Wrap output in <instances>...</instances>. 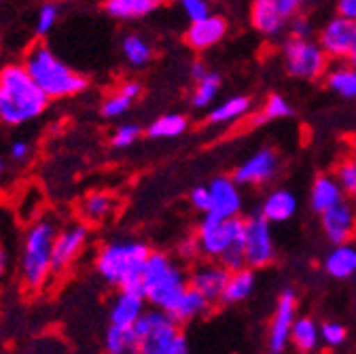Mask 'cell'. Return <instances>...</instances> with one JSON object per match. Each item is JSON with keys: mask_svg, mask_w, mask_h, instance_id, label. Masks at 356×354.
<instances>
[{"mask_svg": "<svg viewBox=\"0 0 356 354\" xmlns=\"http://www.w3.org/2000/svg\"><path fill=\"white\" fill-rule=\"evenodd\" d=\"M49 104L26 66L9 64L0 70V121L5 125H24L42 115Z\"/></svg>", "mask_w": 356, "mask_h": 354, "instance_id": "1", "label": "cell"}, {"mask_svg": "<svg viewBox=\"0 0 356 354\" xmlns=\"http://www.w3.org/2000/svg\"><path fill=\"white\" fill-rule=\"evenodd\" d=\"M149 255L151 248L138 240L111 242L100 250L96 268L111 287L143 293V272Z\"/></svg>", "mask_w": 356, "mask_h": 354, "instance_id": "2", "label": "cell"}, {"mask_svg": "<svg viewBox=\"0 0 356 354\" xmlns=\"http://www.w3.org/2000/svg\"><path fill=\"white\" fill-rule=\"evenodd\" d=\"M24 66L28 68L30 77L36 81L40 90L49 96V100L70 98L87 90V79L72 70L68 64H64L44 45H34L28 51Z\"/></svg>", "mask_w": 356, "mask_h": 354, "instance_id": "3", "label": "cell"}, {"mask_svg": "<svg viewBox=\"0 0 356 354\" xmlns=\"http://www.w3.org/2000/svg\"><path fill=\"white\" fill-rule=\"evenodd\" d=\"M189 289V276L172 257L151 250L143 272V295L147 303L172 312V307Z\"/></svg>", "mask_w": 356, "mask_h": 354, "instance_id": "4", "label": "cell"}, {"mask_svg": "<svg viewBox=\"0 0 356 354\" xmlns=\"http://www.w3.org/2000/svg\"><path fill=\"white\" fill-rule=\"evenodd\" d=\"M138 335V352L143 354H187V337L178 329L176 319L161 307L145 309L140 319L134 323Z\"/></svg>", "mask_w": 356, "mask_h": 354, "instance_id": "5", "label": "cell"}, {"mask_svg": "<svg viewBox=\"0 0 356 354\" xmlns=\"http://www.w3.org/2000/svg\"><path fill=\"white\" fill-rule=\"evenodd\" d=\"M56 236L58 232L49 220H40L28 232L22 255V280L28 291H38L47 282L51 274V255Z\"/></svg>", "mask_w": 356, "mask_h": 354, "instance_id": "6", "label": "cell"}, {"mask_svg": "<svg viewBox=\"0 0 356 354\" xmlns=\"http://www.w3.org/2000/svg\"><path fill=\"white\" fill-rule=\"evenodd\" d=\"M282 64L289 77L299 81H318L329 68V56L323 51L318 40L289 36L282 42Z\"/></svg>", "mask_w": 356, "mask_h": 354, "instance_id": "7", "label": "cell"}, {"mask_svg": "<svg viewBox=\"0 0 356 354\" xmlns=\"http://www.w3.org/2000/svg\"><path fill=\"white\" fill-rule=\"evenodd\" d=\"M242 234H244L242 216L220 218L210 212H204V218L197 227V242H200L202 255L208 259H218L220 252Z\"/></svg>", "mask_w": 356, "mask_h": 354, "instance_id": "8", "label": "cell"}, {"mask_svg": "<svg viewBox=\"0 0 356 354\" xmlns=\"http://www.w3.org/2000/svg\"><path fill=\"white\" fill-rule=\"evenodd\" d=\"M244 248H246V265L252 270L267 268L276 259L272 223L261 212L244 218Z\"/></svg>", "mask_w": 356, "mask_h": 354, "instance_id": "9", "label": "cell"}, {"mask_svg": "<svg viewBox=\"0 0 356 354\" xmlns=\"http://www.w3.org/2000/svg\"><path fill=\"white\" fill-rule=\"evenodd\" d=\"M297 319V293L295 289H284L276 301V309L267 331V348L270 352H284L291 346V327Z\"/></svg>", "mask_w": 356, "mask_h": 354, "instance_id": "10", "label": "cell"}, {"mask_svg": "<svg viewBox=\"0 0 356 354\" xmlns=\"http://www.w3.org/2000/svg\"><path fill=\"white\" fill-rule=\"evenodd\" d=\"M318 45L329 56V60H348L354 42H356V22L335 15L325 22V26L318 30Z\"/></svg>", "mask_w": 356, "mask_h": 354, "instance_id": "11", "label": "cell"}, {"mask_svg": "<svg viewBox=\"0 0 356 354\" xmlns=\"http://www.w3.org/2000/svg\"><path fill=\"white\" fill-rule=\"evenodd\" d=\"M280 172V155L274 149H259L246 161H242L236 172L234 181L238 185H254L263 187L272 183Z\"/></svg>", "mask_w": 356, "mask_h": 354, "instance_id": "12", "label": "cell"}, {"mask_svg": "<svg viewBox=\"0 0 356 354\" xmlns=\"http://www.w3.org/2000/svg\"><path fill=\"white\" fill-rule=\"evenodd\" d=\"M318 216L323 234L331 244H341L356 236V206L352 202L341 200Z\"/></svg>", "mask_w": 356, "mask_h": 354, "instance_id": "13", "label": "cell"}, {"mask_svg": "<svg viewBox=\"0 0 356 354\" xmlns=\"http://www.w3.org/2000/svg\"><path fill=\"white\" fill-rule=\"evenodd\" d=\"M229 274L232 272L218 259H210V261H204V263L195 265V268L191 270L189 287L200 291L206 299H210L214 303V301H220V295H222V289H225V284H227Z\"/></svg>", "mask_w": 356, "mask_h": 354, "instance_id": "14", "label": "cell"}, {"mask_svg": "<svg viewBox=\"0 0 356 354\" xmlns=\"http://www.w3.org/2000/svg\"><path fill=\"white\" fill-rule=\"evenodd\" d=\"M87 242V227L85 225H70L60 232L54 240V255H51V272L62 274L79 259Z\"/></svg>", "mask_w": 356, "mask_h": 354, "instance_id": "15", "label": "cell"}, {"mask_svg": "<svg viewBox=\"0 0 356 354\" xmlns=\"http://www.w3.org/2000/svg\"><path fill=\"white\" fill-rule=\"evenodd\" d=\"M208 187L212 195V206L208 210L210 214L220 218L240 216L244 200H242L240 185L234 181V176H214L208 183Z\"/></svg>", "mask_w": 356, "mask_h": 354, "instance_id": "16", "label": "cell"}, {"mask_svg": "<svg viewBox=\"0 0 356 354\" xmlns=\"http://www.w3.org/2000/svg\"><path fill=\"white\" fill-rule=\"evenodd\" d=\"M227 34V19L220 15H208L200 22H191L185 32V42L193 51H206L225 38Z\"/></svg>", "mask_w": 356, "mask_h": 354, "instance_id": "17", "label": "cell"}, {"mask_svg": "<svg viewBox=\"0 0 356 354\" xmlns=\"http://www.w3.org/2000/svg\"><path fill=\"white\" fill-rule=\"evenodd\" d=\"M286 17L278 7V0H252L250 7V24L263 36L276 38L286 28Z\"/></svg>", "mask_w": 356, "mask_h": 354, "instance_id": "18", "label": "cell"}, {"mask_svg": "<svg viewBox=\"0 0 356 354\" xmlns=\"http://www.w3.org/2000/svg\"><path fill=\"white\" fill-rule=\"evenodd\" d=\"M323 268L327 276L333 280H350L356 276V242L348 240L341 244H333V248L327 252Z\"/></svg>", "mask_w": 356, "mask_h": 354, "instance_id": "19", "label": "cell"}, {"mask_svg": "<svg viewBox=\"0 0 356 354\" xmlns=\"http://www.w3.org/2000/svg\"><path fill=\"white\" fill-rule=\"evenodd\" d=\"M145 305H147V299H145L143 293L119 289V293H117V297L113 299V305H111V323L131 327L147 309Z\"/></svg>", "mask_w": 356, "mask_h": 354, "instance_id": "20", "label": "cell"}, {"mask_svg": "<svg viewBox=\"0 0 356 354\" xmlns=\"http://www.w3.org/2000/svg\"><path fill=\"white\" fill-rule=\"evenodd\" d=\"M341 200H346V193L335 179V174H318L309 189V208L321 214Z\"/></svg>", "mask_w": 356, "mask_h": 354, "instance_id": "21", "label": "cell"}, {"mask_svg": "<svg viewBox=\"0 0 356 354\" xmlns=\"http://www.w3.org/2000/svg\"><path fill=\"white\" fill-rule=\"evenodd\" d=\"M327 90L343 100H356V66L348 60H337L325 72Z\"/></svg>", "mask_w": 356, "mask_h": 354, "instance_id": "22", "label": "cell"}, {"mask_svg": "<svg viewBox=\"0 0 356 354\" xmlns=\"http://www.w3.org/2000/svg\"><path fill=\"white\" fill-rule=\"evenodd\" d=\"M299 208L297 195L289 189H274L265 195L261 204V214L270 220V223H284L293 218Z\"/></svg>", "mask_w": 356, "mask_h": 354, "instance_id": "23", "label": "cell"}, {"mask_svg": "<svg viewBox=\"0 0 356 354\" xmlns=\"http://www.w3.org/2000/svg\"><path fill=\"white\" fill-rule=\"evenodd\" d=\"M163 5V0H106L104 11L121 22H131L151 15Z\"/></svg>", "mask_w": 356, "mask_h": 354, "instance_id": "24", "label": "cell"}, {"mask_svg": "<svg viewBox=\"0 0 356 354\" xmlns=\"http://www.w3.org/2000/svg\"><path fill=\"white\" fill-rule=\"evenodd\" d=\"M254 284H257V274L252 268H242V270H236L229 274L227 278V284L222 289V295H220V303L225 305H234V303H242L246 301L252 291H254Z\"/></svg>", "mask_w": 356, "mask_h": 354, "instance_id": "25", "label": "cell"}, {"mask_svg": "<svg viewBox=\"0 0 356 354\" xmlns=\"http://www.w3.org/2000/svg\"><path fill=\"white\" fill-rule=\"evenodd\" d=\"M321 346V327L316 321L309 316H297L291 327V348L297 352H316Z\"/></svg>", "mask_w": 356, "mask_h": 354, "instance_id": "26", "label": "cell"}, {"mask_svg": "<svg viewBox=\"0 0 356 354\" xmlns=\"http://www.w3.org/2000/svg\"><path fill=\"white\" fill-rule=\"evenodd\" d=\"M212 301L206 299L200 291L195 289H187L183 293V297L178 299V303L172 307V316L176 319V323L181 325V323H189V321H195L200 316H206L208 314V309H210Z\"/></svg>", "mask_w": 356, "mask_h": 354, "instance_id": "27", "label": "cell"}, {"mask_svg": "<svg viewBox=\"0 0 356 354\" xmlns=\"http://www.w3.org/2000/svg\"><path fill=\"white\" fill-rule=\"evenodd\" d=\"M138 335L131 327L125 325H113L106 329V337H104V348L111 354H131V352H138Z\"/></svg>", "mask_w": 356, "mask_h": 354, "instance_id": "28", "label": "cell"}, {"mask_svg": "<svg viewBox=\"0 0 356 354\" xmlns=\"http://www.w3.org/2000/svg\"><path fill=\"white\" fill-rule=\"evenodd\" d=\"M252 102L248 96H234V98H227L225 102L216 104L210 115H208V123L210 125H225V123H232L236 119H242L248 111H250Z\"/></svg>", "mask_w": 356, "mask_h": 354, "instance_id": "29", "label": "cell"}, {"mask_svg": "<svg viewBox=\"0 0 356 354\" xmlns=\"http://www.w3.org/2000/svg\"><path fill=\"white\" fill-rule=\"evenodd\" d=\"M187 129V117L181 113H168L157 117L149 127H147V136L155 140H165V138H178L185 134Z\"/></svg>", "mask_w": 356, "mask_h": 354, "instance_id": "30", "label": "cell"}, {"mask_svg": "<svg viewBox=\"0 0 356 354\" xmlns=\"http://www.w3.org/2000/svg\"><path fill=\"white\" fill-rule=\"evenodd\" d=\"M115 210V200L113 195L108 193H102V191H96V193H89L83 204H81V214L85 220H89V223H102L104 218L111 216V212Z\"/></svg>", "mask_w": 356, "mask_h": 354, "instance_id": "31", "label": "cell"}, {"mask_svg": "<svg viewBox=\"0 0 356 354\" xmlns=\"http://www.w3.org/2000/svg\"><path fill=\"white\" fill-rule=\"evenodd\" d=\"M121 51L134 68H143L153 60V47L140 34H127L121 42Z\"/></svg>", "mask_w": 356, "mask_h": 354, "instance_id": "32", "label": "cell"}, {"mask_svg": "<svg viewBox=\"0 0 356 354\" xmlns=\"http://www.w3.org/2000/svg\"><path fill=\"white\" fill-rule=\"evenodd\" d=\"M218 90H220V77L216 72H210L195 81V90L191 94V104L195 108H206L214 102V98L218 96Z\"/></svg>", "mask_w": 356, "mask_h": 354, "instance_id": "33", "label": "cell"}, {"mask_svg": "<svg viewBox=\"0 0 356 354\" xmlns=\"http://www.w3.org/2000/svg\"><path fill=\"white\" fill-rule=\"evenodd\" d=\"M335 179L339 181L346 198L356 200V153L346 155L337 168H335Z\"/></svg>", "mask_w": 356, "mask_h": 354, "instance_id": "34", "label": "cell"}, {"mask_svg": "<svg viewBox=\"0 0 356 354\" xmlns=\"http://www.w3.org/2000/svg\"><path fill=\"white\" fill-rule=\"evenodd\" d=\"M293 115V106L289 104V100L280 94H272L265 100L263 111L257 119H252V123H265V121H276V119H286Z\"/></svg>", "mask_w": 356, "mask_h": 354, "instance_id": "35", "label": "cell"}, {"mask_svg": "<svg viewBox=\"0 0 356 354\" xmlns=\"http://www.w3.org/2000/svg\"><path fill=\"white\" fill-rule=\"evenodd\" d=\"M218 261L225 265L229 272H236V270H242L246 268V248H244V234L240 238H236L225 250L220 252Z\"/></svg>", "mask_w": 356, "mask_h": 354, "instance_id": "36", "label": "cell"}, {"mask_svg": "<svg viewBox=\"0 0 356 354\" xmlns=\"http://www.w3.org/2000/svg\"><path fill=\"white\" fill-rule=\"evenodd\" d=\"M348 339V331L341 323L337 321H329V323H323L321 325V341L325 348L329 350H337L346 344Z\"/></svg>", "mask_w": 356, "mask_h": 354, "instance_id": "37", "label": "cell"}, {"mask_svg": "<svg viewBox=\"0 0 356 354\" xmlns=\"http://www.w3.org/2000/svg\"><path fill=\"white\" fill-rule=\"evenodd\" d=\"M60 19V5L58 3H47L38 9V15H36V32L42 36V34H49L56 24Z\"/></svg>", "mask_w": 356, "mask_h": 354, "instance_id": "38", "label": "cell"}, {"mask_svg": "<svg viewBox=\"0 0 356 354\" xmlns=\"http://www.w3.org/2000/svg\"><path fill=\"white\" fill-rule=\"evenodd\" d=\"M143 134V129L134 123H125V125H119L113 134V147L115 149H127L136 143Z\"/></svg>", "mask_w": 356, "mask_h": 354, "instance_id": "39", "label": "cell"}, {"mask_svg": "<svg viewBox=\"0 0 356 354\" xmlns=\"http://www.w3.org/2000/svg\"><path fill=\"white\" fill-rule=\"evenodd\" d=\"M131 102H134L131 98H127L125 94L117 92V94H113L111 98L104 100V104H102V115L108 117V119L121 117V115H125V113L129 111Z\"/></svg>", "mask_w": 356, "mask_h": 354, "instance_id": "40", "label": "cell"}, {"mask_svg": "<svg viewBox=\"0 0 356 354\" xmlns=\"http://www.w3.org/2000/svg\"><path fill=\"white\" fill-rule=\"evenodd\" d=\"M178 3H181V9L189 22H200L212 13L208 0H178Z\"/></svg>", "mask_w": 356, "mask_h": 354, "instance_id": "41", "label": "cell"}, {"mask_svg": "<svg viewBox=\"0 0 356 354\" xmlns=\"http://www.w3.org/2000/svg\"><path fill=\"white\" fill-rule=\"evenodd\" d=\"M189 202H191V206H193L195 210H200L202 214L208 212L210 206H212L210 187H208V185H197V187H193L191 193H189Z\"/></svg>", "mask_w": 356, "mask_h": 354, "instance_id": "42", "label": "cell"}, {"mask_svg": "<svg viewBox=\"0 0 356 354\" xmlns=\"http://www.w3.org/2000/svg\"><path fill=\"white\" fill-rule=\"evenodd\" d=\"M289 34L291 36H297V38H309L312 36V24L309 19L301 17L299 13L291 17L289 22Z\"/></svg>", "mask_w": 356, "mask_h": 354, "instance_id": "43", "label": "cell"}, {"mask_svg": "<svg viewBox=\"0 0 356 354\" xmlns=\"http://www.w3.org/2000/svg\"><path fill=\"white\" fill-rule=\"evenodd\" d=\"M178 255L183 259H195L202 255V248H200V242H197V236L195 238H185L181 244H178Z\"/></svg>", "mask_w": 356, "mask_h": 354, "instance_id": "44", "label": "cell"}, {"mask_svg": "<svg viewBox=\"0 0 356 354\" xmlns=\"http://www.w3.org/2000/svg\"><path fill=\"white\" fill-rule=\"evenodd\" d=\"M30 151H32V145H30V143H26V140H15V143L11 145V149H9V155H11V159H15V161H24V159L30 157Z\"/></svg>", "mask_w": 356, "mask_h": 354, "instance_id": "45", "label": "cell"}, {"mask_svg": "<svg viewBox=\"0 0 356 354\" xmlns=\"http://www.w3.org/2000/svg\"><path fill=\"white\" fill-rule=\"evenodd\" d=\"M303 5H305V0H278V7H280V11L284 13L286 19L297 15L303 9Z\"/></svg>", "mask_w": 356, "mask_h": 354, "instance_id": "46", "label": "cell"}, {"mask_svg": "<svg viewBox=\"0 0 356 354\" xmlns=\"http://www.w3.org/2000/svg\"><path fill=\"white\" fill-rule=\"evenodd\" d=\"M335 9H337V15L356 22V0H337Z\"/></svg>", "mask_w": 356, "mask_h": 354, "instance_id": "47", "label": "cell"}, {"mask_svg": "<svg viewBox=\"0 0 356 354\" xmlns=\"http://www.w3.org/2000/svg\"><path fill=\"white\" fill-rule=\"evenodd\" d=\"M119 92L125 94V96L131 98V100H136V98L140 96V92H143V85H140L138 81H127V83H123V85L119 87Z\"/></svg>", "mask_w": 356, "mask_h": 354, "instance_id": "48", "label": "cell"}, {"mask_svg": "<svg viewBox=\"0 0 356 354\" xmlns=\"http://www.w3.org/2000/svg\"><path fill=\"white\" fill-rule=\"evenodd\" d=\"M206 74H208L206 64H204V62H200V60H195V62L191 64V79H193V83H195V81H200V79H204Z\"/></svg>", "mask_w": 356, "mask_h": 354, "instance_id": "49", "label": "cell"}, {"mask_svg": "<svg viewBox=\"0 0 356 354\" xmlns=\"http://www.w3.org/2000/svg\"><path fill=\"white\" fill-rule=\"evenodd\" d=\"M5 272H7V252L0 248V280H3Z\"/></svg>", "mask_w": 356, "mask_h": 354, "instance_id": "50", "label": "cell"}, {"mask_svg": "<svg viewBox=\"0 0 356 354\" xmlns=\"http://www.w3.org/2000/svg\"><path fill=\"white\" fill-rule=\"evenodd\" d=\"M348 62H350L352 66H356V42H354V47H352V51H350V56H348Z\"/></svg>", "mask_w": 356, "mask_h": 354, "instance_id": "51", "label": "cell"}, {"mask_svg": "<svg viewBox=\"0 0 356 354\" xmlns=\"http://www.w3.org/2000/svg\"><path fill=\"white\" fill-rule=\"evenodd\" d=\"M5 168H7V163H5L3 155H0V176H3V174H5Z\"/></svg>", "mask_w": 356, "mask_h": 354, "instance_id": "52", "label": "cell"}, {"mask_svg": "<svg viewBox=\"0 0 356 354\" xmlns=\"http://www.w3.org/2000/svg\"><path fill=\"white\" fill-rule=\"evenodd\" d=\"M0 3H3V0H0Z\"/></svg>", "mask_w": 356, "mask_h": 354, "instance_id": "53", "label": "cell"}]
</instances>
